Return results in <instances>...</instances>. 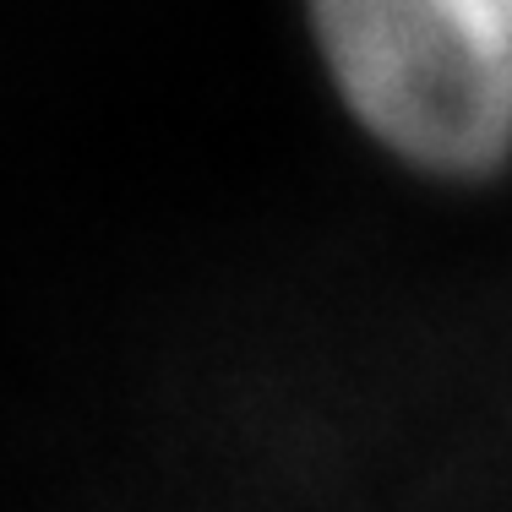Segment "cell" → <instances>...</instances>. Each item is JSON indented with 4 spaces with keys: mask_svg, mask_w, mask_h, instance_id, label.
<instances>
[{
    "mask_svg": "<svg viewBox=\"0 0 512 512\" xmlns=\"http://www.w3.org/2000/svg\"><path fill=\"white\" fill-rule=\"evenodd\" d=\"M349 104L393 148L480 169L512 148V0H311Z\"/></svg>",
    "mask_w": 512,
    "mask_h": 512,
    "instance_id": "1",
    "label": "cell"
}]
</instances>
